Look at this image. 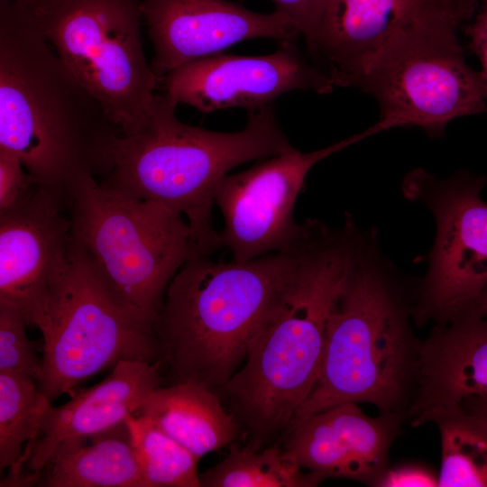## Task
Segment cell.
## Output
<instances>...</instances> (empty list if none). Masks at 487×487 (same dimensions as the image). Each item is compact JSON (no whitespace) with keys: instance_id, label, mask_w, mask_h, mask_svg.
I'll list each match as a JSON object with an SVG mask.
<instances>
[{"instance_id":"6da1fadb","label":"cell","mask_w":487,"mask_h":487,"mask_svg":"<svg viewBox=\"0 0 487 487\" xmlns=\"http://www.w3.org/2000/svg\"><path fill=\"white\" fill-rule=\"evenodd\" d=\"M363 240L351 219L338 230L315 221L296 245L276 307L241 368L218 392L249 445L262 447L283 435L312 390L330 312Z\"/></svg>"},{"instance_id":"7a4b0ae2","label":"cell","mask_w":487,"mask_h":487,"mask_svg":"<svg viewBox=\"0 0 487 487\" xmlns=\"http://www.w3.org/2000/svg\"><path fill=\"white\" fill-rule=\"evenodd\" d=\"M121 134L30 9L0 0V147L14 152L37 183L67 194L82 178L109 174Z\"/></svg>"},{"instance_id":"3957f363","label":"cell","mask_w":487,"mask_h":487,"mask_svg":"<svg viewBox=\"0 0 487 487\" xmlns=\"http://www.w3.org/2000/svg\"><path fill=\"white\" fill-rule=\"evenodd\" d=\"M415 303L416 289H406L373 235H364L327 320L317 380L290 423L346 402L407 420L423 345L412 326Z\"/></svg>"},{"instance_id":"277c9868","label":"cell","mask_w":487,"mask_h":487,"mask_svg":"<svg viewBox=\"0 0 487 487\" xmlns=\"http://www.w3.org/2000/svg\"><path fill=\"white\" fill-rule=\"evenodd\" d=\"M178 103L155 95L145 125L115 141L112 169L101 183L162 204L187 220L198 257L222 247L212 221L214 193L228 172L254 160L293 151L272 105L248 111L245 127L222 133L180 122Z\"/></svg>"},{"instance_id":"5b68a950","label":"cell","mask_w":487,"mask_h":487,"mask_svg":"<svg viewBox=\"0 0 487 487\" xmlns=\"http://www.w3.org/2000/svg\"><path fill=\"white\" fill-rule=\"evenodd\" d=\"M294 259L295 247L246 262L196 257L180 268L153 325L174 382L218 394L276 307Z\"/></svg>"},{"instance_id":"8992f818","label":"cell","mask_w":487,"mask_h":487,"mask_svg":"<svg viewBox=\"0 0 487 487\" xmlns=\"http://www.w3.org/2000/svg\"><path fill=\"white\" fill-rule=\"evenodd\" d=\"M70 244L89 262L119 301L153 326L167 289L198 257L179 213L82 178L67 191Z\"/></svg>"},{"instance_id":"52a82bcc","label":"cell","mask_w":487,"mask_h":487,"mask_svg":"<svg viewBox=\"0 0 487 487\" xmlns=\"http://www.w3.org/2000/svg\"><path fill=\"white\" fill-rule=\"evenodd\" d=\"M26 6L56 53L122 134L140 131L159 84L143 51L141 1L41 0Z\"/></svg>"},{"instance_id":"ba28073f","label":"cell","mask_w":487,"mask_h":487,"mask_svg":"<svg viewBox=\"0 0 487 487\" xmlns=\"http://www.w3.org/2000/svg\"><path fill=\"white\" fill-rule=\"evenodd\" d=\"M37 385L51 402L118 362L160 361L153 326L137 319L69 241V262L53 283Z\"/></svg>"},{"instance_id":"9c48e42d","label":"cell","mask_w":487,"mask_h":487,"mask_svg":"<svg viewBox=\"0 0 487 487\" xmlns=\"http://www.w3.org/2000/svg\"><path fill=\"white\" fill-rule=\"evenodd\" d=\"M460 29L447 23L413 28L379 52L356 87L377 101L382 132L418 127L441 137L451 121L487 112L484 81L464 59Z\"/></svg>"},{"instance_id":"30bf717a","label":"cell","mask_w":487,"mask_h":487,"mask_svg":"<svg viewBox=\"0 0 487 487\" xmlns=\"http://www.w3.org/2000/svg\"><path fill=\"white\" fill-rule=\"evenodd\" d=\"M485 178L459 172L438 179L425 170L407 174L402 188L431 210L436 234L425 278L416 288L414 320L443 324L469 308L487 288Z\"/></svg>"},{"instance_id":"8fae6325","label":"cell","mask_w":487,"mask_h":487,"mask_svg":"<svg viewBox=\"0 0 487 487\" xmlns=\"http://www.w3.org/2000/svg\"><path fill=\"white\" fill-rule=\"evenodd\" d=\"M374 133L370 126L327 147L309 152L294 149L225 175L214 193L215 205L225 221L220 232L222 247L237 262L292 249L307 236L314 222L297 223L293 215L309 170L320 161Z\"/></svg>"},{"instance_id":"7c38bea8","label":"cell","mask_w":487,"mask_h":487,"mask_svg":"<svg viewBox=\"0 0 487 487\" xmlns=\"http://www.w3.org/2000/svg\"><path fill=\"white\" fill-rule=\"evenodd\" d=\"M164 93L208 114L244 107L252 111L272 105L290 91H333L331 78L308 56L296 41L280 42L272 53L240 56L222 52L201 58L169 72L160 82Z\"/></svg>"},{"instance_id":"4fadbf2b","label":"cell","mask_w":487,"mask_h":487,"mask_svg":"<svg viewBox=\"0 0 487 487\" xmlns=\"http://www.w3.org/2000/svg\"><path fill=\"white\" fill-rule=\"evenodd\" d=\"M478 6L466 0H330L308 56L335 87H356L392 38L427 25L462 27Z\"/></svg>"},{"instance_id":"5bb4252c","label":"cell","mask_w":487,"mask_h":487,"mask_svg":"<svg viewBox=\"0 0 487 487\" xmlns=\"http://www.w3.org/2000/svg\"><path fill=\"white\" fill-rule=\"evenodd\" d=\"M66 194L39 184L30 198L0 214V299L41 330L53 283L69 262L70 219Z\"/></svg>"},{"instance_id":"9a60e30c","label":"cell","mask_w":487,"mask_h":487,"mask_svg":"<svg viewBox=\"0 0 487 487\" xmlns=\"http://www.w3.org/2000/svg\"><path fill=\"white\" fill-rule=\"evenodd\" d=\"M159 84L173 69L251 39L296 41L294 23L275 10L259 14L226 0H140Z\"/></svg>"},{"instance_id":"2e32d148","label":"cell","mask_w":487,"mask_h":487,"mask_svg":"<svg viewBox=\"0 0 487 487\" xmlns=\"http://www.w3.org/2000/svg\"><path fill=\"white\" fill-rule=\"evenodd\" d=\"M403 422L381 413L368 416L358 403L346 402L291 422L280 445L285 456L323 480L375 486Z\"/></svg>"},{"instance_id":"e0dca14e","label":"cell","mask_w":487,"mask_h":487,"mask_svg":"<svg viewBox=\"0 0 487 487\" xmlns=\"http://www.w3.org/2000/svg\"><path fill=\"white\" fill-rule=\"evenodd\" d=\"M465 401H487V318L469 308L423 340L412 427Z\"/></svg>"},{"instance_id":"ac0fdd59","label":"cell","mask_w":487,"mask_h":487,"mask_svg":"<svg viewBox=\"0 0 487 487\" xmlns=\"http://www.w3.org/2000/svg\"><path fill=\"white\" fill-rule=\"evenodd\" d=\"M161 361H120L102 381L75 392L59 407L40 392L38 433L27 469L41 470L63 439L102 432L134 415L161 385Z\"/></svg>"},{"instance_id":"d6986e66","label":"cell","mask_w":487,"mask_h":487,"mask_svg":"<svg viewBox=\"0 0 487 487\" xmlns=\"http://www.w3.org/2000/svg\"><path fill=\"white\" fill-rule=\"evenodd\" d=\"M39 472L43 487H147L126 419L63 439Z\"/></svg>"},{"instance_id":"ffe728a7","label":"cell","mask_w":487,"mask_h":487,"mask_svg":"<svg viewBox=\"0 0 487 487\" xmlns=\"http://www.w3.org/2000/svg\"><path fill=\"white\" fill-rule=\"evenodd\" d=\"M134 415L152 421L199 459L231 446L241 431L221 397L193 382L159 386Z\"/></svg>"},{"instance_id":"44dd1931","label":"cell","mask_w":487,"mask_h":487,"mask_svg":"<svg viewBox=\"0 0 487 487\" xmlns=\"http://www.w3.org/2000/svg\"><path fill=\"white\" fill-rule=\"evenodd\" d=\"M439 430L438 487H487V415L464 406L432 420Z\"/></svg>"},{"instance_id":"7402d4cb","label":"cell","mask_w":487,"mask_h":487,"mask_svg":"<svg viewBox=\"0 0 487 487\" xmlns=\"http://www.w3.org/2000/svg\"><path fill=\"white\" fill-rule=\"evenodd\" d=\"M230 446L225 459L199 474L200 487H315L324 481L285 456L279 443Z\"/></svg>"},{"instance_id":"603a6c76","label":"cell","mask_w":487,"mask_h":487,"mask_svg":"<svg viewBox=\"0 0 487 487\" xmlns=\"http://www.w3.org/2000/svg\"><path fill=\"white\" fill-rule=\"evenodd\" d=\"M37 381L0 372V468L18 473L27 464L38 433Z\"/></svg>"},{"instance_id":"cb8c5ba5","label":"cell","mask_w":487,"mask_h":487,"mask_svg":"<svg viewBox=\"0 0 487 487\" xmlns=\"http://www.w3.org/2000/svg\"><path fill=\"white\" fill-rule=\"evenodd\" d=\"M126 420L147 487H200L199 458L149 419Z\"/></svg>"},{"instance_id":"d4e9b609","label":"cell","mask_w":487,"mask_h":487,"mask_svg":"<svg viewBox=\"0 0 487 487\" xmlns=\"http://www.w3.org/2000/svg\"><path fill=\"white\" fill-rule=\"evenodd\" d=\"M27 322L14 305L0 299V372H13L33 378L41 370L35 343L27 336Z\"/></svg>"},{"instance_id":"484cf974","label":"cell","mask_w":487,"mask_h":487,"mask_svg":"<svg viewBox=\"0 0 487 487\" xmlns=\"http://www.w3.org/2000/svg\"><path fill=\"white\" fill-rule=\"evenodd\" d=\"M38 185L24 170L21 160L11 151L0 147V214L26 202Z\"/></svg>"},{"instance_id":"4316f807","label":"cell","mask_w":487,"mask_h":487,"mask_svg":"<svg viewBox=\"0 0 487 487\" xmlns=\"http://www.w3.org/2000/svg\"><path fill=\"white\" fill-rule=\"evenodd\" d=\"M275 10L286 14L304 38L308 51L317 34L330 0H271Z\"/></svg>"},{"instance_id":"83f0119b","label":"cell","mask_w":487,"mask_h":487,"mask_svg":"<svg viewBox=\"0 0 487 487\" xmlns=\"http://www.w3.org/2000/svg\"><path fill=\"white\" fill-rule=\"evenodd\" d=\"M438 484V475L430 469L417 464H406L387 467L375 487H435Z\"/></svg>"},{"instance_id":"f1b7e54d","label":"cell","mask_w":487,"mask_h":487,"mask_svg":"<svg viewBox=\"0 0 487 487\" xmlns=\"http://www.w3.org/2000/svg\"><path fill=\"white\" fill-rule=\"evenodd\" d=\"M464 32L468 47L476 55L487 96V0H482L473 17L465 24Z\"/></svg>"},{"instance_id":"f546056e","label":"cell","mask_w":487,"mask_h":487,"mask_svg":"<svg viewBox=\"0 0 487 487\" xmlns=\"http://www.w3.org/2000/svg\"><path fill=\"white\" fill-rule=\"evenodd\" d=\"M470 308L487 318V288L482 292V294Z\"/></svg>"},{"instance_id":"4dcf8cb0","label":"cell","mask_w":487,"mask_h":487,"mask_svg":"<svg viewBox=\"0 0 487 487\" xmlns=\"http://www.w3.org/2000/svg\"><path fill=\"white\" fill-rule=\"evenodd\" d=\"M458 406L471 408L487 415V401H465Z\"/></svg>"},{"instance_id":"1f68e13d","label":"cell","mask_w":487,"mask_h":487,"mask_svg":"<svg viewBox=\"0 0 487 487\" xmlns=\"http://www.w3.org/2000/svg\"><path fill=\"white\" fill-rule=\"evenodd\" d=\"M17 1L21 2L22 4H23L25 5L30 6V5H32L38 3V2H40L41 0H17Z\"/></svg>"},{"instance_id":"d6a6232c","label":"cell","mask_w":487,"mask_h":487,"mask_svg":"<svg viewBox=\"0 0 487 487\" xmlns=\"http://www.w3.org/2000/svg\"><path fill=\"white\" fill-rule=\"evenodd\" d=\"M466 1H469V2H472V3L477 4V5H480V2H481L482 0H466Z\"/></svg>"}]
</instances>
